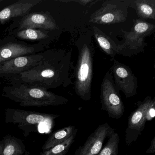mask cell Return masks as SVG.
<instances>
[{
	"instance_id": "10",
	"label": "cell",
	"mask_w": 155,
	"mask_h": 155,
	"mask_svg": "<svg viewBox=\"0 0 155 155\" xmlns=\"http://www.w3.org/2000/svg\"><path fill=\"white\" fill-rule=\"evenodd\" d=\"M48 41L31 44L8 35L0 40V63L25 55L44 51Z\"/></svg>"
},
{
	"instance_id": "12",
	"label": "cell",
	"mask_w": 155,
	"mask_h": 155,
	"mask_svg": "<svg viewBox=\"0 0 155 155\" xmlns=\"http://www.w3.org/2000/svg\"><path fill=\"white\" fill-rule=\"evenodd\" d=\"M111 70L114 85L118 92L122 91L127 98L137 95V78L129 67L114 59Z\"/></svg>"
},
{
	"instance_id": "16",
	"label": "cell",
	"mask_w": 155,
	"mask_h": 155,
	"mask_svg": "<svg viewBox=\"0 0 155 155\" xmlns=\"http://www.w3.org/2000/svg\"><path fill=\"white\" fill-rule=\"evenodd\" d=\"M78 129L72 125L67 126L53 132L48 137L42 147V150L49 149L61 144L70 137L74 133H78Z\"/></svg>"
},
{
	"instance_id": "22",
	"label": "cell",
	"mask_w": 155,
	"mask_h": 155,
	"mask_svg": "<svg viewBox=\"0 0 155 155\" xmlns=\"http://www.w3.org/2000/svg\"><path fill=\"white\" fill-rule=\"evenodd\" d=\"M60 2H77L79 3L80 5L82 6H85L86 5H87L89 3H92V2H97L98 1H96L94 0H71V1H59Z\"/></svg>"
},
{
	"instance_id": "24",
	"label": "cell",
	"mask_w": 155,
	"mask_h": 155,
	"mask_svg": "<svg viewBox=\"0 0 155 155\" xmlns=\"http://www.w3.org/2000/svg\"><path fill=\"white\" fill-rule=\"evenodd\" d=\"M3 147H4V140L2 139L0 140V155H2Z\"/></svg>"
},
{
	"instance_id": "8",
	"label": "cell",
	"mask_w": 155,
	"mask_h": 155,
	"mask_svg": "<svg viewBox=\"0 0 155 155\" xmlns=\"http://www.w3.org/2000/svg\"><path fill=\"white\" fill-rule=\"evenodd\" d=\"M55 49L25 55L0 63V78H12L31 69L49 58Z\"/></svg>"
},
{
	"instance_id": "6",
	"label": "cell",
	"mask_w": 155,
	"mask_h": 155,
	"mask_svg": "<svg viewBox=\"0 0 155 155\" xmlns=\"http://www.w3.org/2000/svg\"><path fill=\"white\" fill-rule=\"evenodd\" d=\"M155 116V98L147 96L142 101L137 102V107L128 119L126 130L125 143L128 146L137 141L142 134L146 122L151 121Z\"/></svg>"
},
{
	"instance_id": "17",
	"label": "cell",
	"mask_w": 155,
	"mask_h": 155,
	"mask_svg": "<svg viewBox=\"0 0 155 155\" xmlns=\"http://www.w3.org/2000/svg\"><path fill=\"white\" fill-rule=\"evenodd\" d=\"M94 36L98 44L107 55L114 58L117 54V45L114 41L99 28H93Z\"/></svg>"
},
{
	"instance_id": "15",
	"label": "cell",
	"mask_w": 155,
	"mask_h": 155,
	"mask_svg": "<svg viewBox=\"0 0 155 155\" xmlns=\"http://www.w3.org/2000/svg\"><path fill=\"white\" fill-rule=\"evenodd\" d=\"M51 31L39 29L28 28L8 32L9 36H13L20 40L28 41H48L51 38Z\"/></svg>"
},
{
	"instance_id": "7",
	"label": "cell",
	"mask_w": 155,
	"mask_h": 155,
	"mask_svg": "<svg viewBox=\"0 0 155 155\" xmlns=\"http://www.w3.org/2000/svg\"><path fill=\"white\" fill-rule=\"evenodd\" d=\"M130 1H105L101 7L91 14L89 22L101 25H110L125 22L128 16Z\"/></svg>"
},
{
	"instance_id": "2",
	"label": "cell",
	"mask_w": 155,
	"mask_h": 155,
	"mask_svg": "<svg viewBox=\"0 0 155 155\" xmlns=\"http://www.w3.org/2000/svg\"><path fill=\"white\" fill-rule=\"evenodd\" d=\"M2 96L23 107L60 106L69 101L46 89L21 83H10L3 87Z\"/></svg>"
},
{
	"instance_id": "25",
	"label": "cell",
	"mask_w": 155,
	"mask_h": 155,
	"mask_svg": "<svg viewBox=\"0 0 155 155\" xmlns=\"http://www.w3.org/2000/svg\"><path fill=\"white\" fill-rule=\"evenodd\" d=\"M30 152L29 151H26L25 152V154H24V155H30Z\"/></svg>"
},
{
	"instance_id": "26",
	"label": "cell",
	"mask_w": 155,
	"mask_h": 155,
	"mask_svg": "<svg viewBox=\"0 0 155 155\" xmlns=\"http://www.w3.org/2000/svg\"><path fill=\"white\" fill-rule=\"evenodd\" d=\"M4 2H5V1H4V0H0V4H1L2 3Z\"/></svg>"
},
{
	"instance_id": "18",
	"label": "cell",
	"mask_w": 155,
	"mask_h": 155,
	"mask_svg": "<svg viewBox=\"0 0 155 155\" xmlns=\"http://www.w3.org/2000/svg\"><path fill=\"white\" fill-rule=\"evenodd\" d=\"M130 1V7L135 9L138 17L143 19H155V0Z\"/></svg>"
},
{
	"instance_id": "5",
	"label": "cell",
	"mask_w": 155,
	"mask_h": 155,
	"mask_svg": "<svg viewBox=\"0 0 155 155\" xmlns=\"http://www.w3.org/2000/svg\"><path fill=\"white\" fill-rule=\"evenodd\" d=\"M129 32L121 29L124 35V42L118 44L117 54L132 57L143 52L147 45L145 38L152 34L155 30L154 24L145 21L136 19Z\"/></svg>"
},
{
	"instance_id": "14",
	"label": "cell",
	"mask_w": 155,
	"mask_h": 155,
	"mask_svg": "<svg viewBox=\"0 0 155 155\" xmlns=\"http://www.w3.org/2000/svg\"><path fill=\"white\" fill-rule=\"evenodd\" d=\"M41 0H20L0 10V24L4 25L12 19L23 17Z\"/></svg>"
},
{
	"instance_id": "3",
	"label": "cell",
	"mask_w": 155,
	"mask_h": 155,
	"mask_svg": "<svg viewBox=\"0 0 155 155\" xmlns=\"http://www.w3.org/2000/svg\"><path fill=\"white\" fill-rule=\"evenodd\" d=\"M5 122L16 125L25 137L31 132L38 133L40 125H48L51 127L55 120L60 117L57 114L9 108L5 109Z\"/></svg>"
},
{
	"instance_id": "1",
	"label": "cell",
	"mask_w": 155,
	"mask_h": 155,
	"mask_svg": "<svg viewBox=\"0 0 155 155\" xmlns=\"http://www.w3.org/2000/svg\"><path fill=\"white\" fill-rule=\"evenodd\" d=\"M72 51L55 49L52 55L31 69L5 79L10 83H21L48 90L70 83V71L73 68Z\"/></svg>"
},
{
	"instance_id": "20",
	"label": "cell",
	"mask_w": 155,
	"mask_h": 155,
	"mask_svg": "<svg viewBox=\"0 0 155 155\" xmlns=\"http://www.w3.org/2000/svg\"><path fill=\"white\" fill-rule=\"evenodd\" d=\"M77 133L61 144H58L47 150H43L40 155H66L75 141Z\"/></svg>"
},
{
	"instance_id": "4",
	"label": "cell",
	"mask_w": 155,
	"mask_h": 155,
	"mask_svg": "<svg viewBox=\"0 0 155 155\" xmlns=\"http://www.w3.org/2000/svg\"><path fill=\"white\" fill-rule=\"evenodd\" d=\"M94 47L90 42H85L79 51L75 72V92L86 101L91 98V88L93 78V53Z\"/></svg>"
},
{
	"instance_id": "9",
	"label": "cell",
	"mask_w": 155,
	"mask_h": 155,
	"mask_svg": "<svg viewBox=\"0 0 155 155\" xmlns=\"http://www.w3.org/2000/svg\"><path fill=\"white\" fill-rule=\"evenodd\" d=\"M101 109L107 112L109 117L119 119L125 112L124 103L114 85L109 71L106 72L101 86Z\"/></svg>"
},
{
	"instance_id": "19",
	"label": "cell",
	"mask_w": 155,
	"mask_h": 155,
	"mask_svg": "<svg viewBox=\"0 0 155 155\" xmlns=\"http://www.w3.org/2000/svg\"><path fill=\"white\" fill-rule=\"evenodd\" d=\"M3 140L4 147L2 155H24L27 151L24 142L15 136L8 134Z\"/></svg>"
},
{
	"instance_id": "11",
	"label": "cell",
	"mask_w": 155,
	"mask_h": 155,
	"mask_svg": "<svg viewBox=\"0 0 155 155\" xmlns=\"http://www.w3.org/2000/svg\"><path fill=\"white\" fill-rule=\"evenodd\" d=\"M56 30L59 29L54 18L48 12H32L15 19L8 28V32L25 29Z\"/></svg>"
},
{
	"instance_id": "23",
	"label": "cell",
	"mask_w": 155,
	"mask_h": 155,
	"mask_svg": "<svg viewBox=\"0 0 155 155\" xmlns=\"http://www.w3.org/2000/svg\"><path fill=\"white\" fill-rule=\"evenodd\" d=\"M146 153L149 154H153L155 153V136L153 137L150 144L148 148L146 150Z\"/></svg>"
},
{
	"instance_id": "21",
	"label": "cell",
	"mask_w": 155,
	"mask_h": 155,
	"mask_svg": "<svg viewBox=\"0 0 155 155\" xmlns=\"http://www.w3.org/2000/svg\"><path fill=\"white\" fill-rule=\"evenodd\" d=\"M120 140L119 135L114 132L97 155H118Z\"/></svg>"
},
{
	"instance_id": "13",
	"label": "cell",
	"mask_w": 155,
	"mask_h": 155,
	"mask_svg": "<svg viewBox=\"0 0 155 155\" xmlns=\"http://www.w3.org/2000/svg\"><path fill=\"white\" fill-rule=\"evenodd\" d=\"M115 130L108 122L99 125L89 136L85 143L75 151L74 155H97L103 147L104 142Z\"/></svg>"
}]
</instances>
